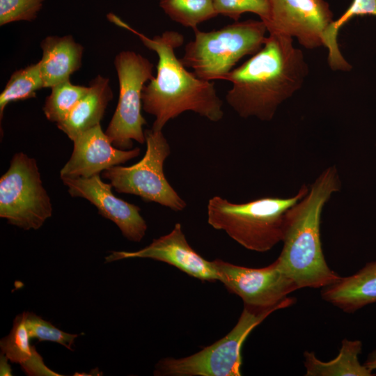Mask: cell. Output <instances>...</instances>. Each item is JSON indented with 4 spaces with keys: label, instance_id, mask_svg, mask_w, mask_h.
<instances>
[{
    "label": "cell",
    "instance_id": "obj_1",
    "mask_svg": "<svg viewBox=\"0 0 376 376\" xmlns=\"http://www.w3.org/2000/svg\"><path fill=\"white\" fill-rule=\"evenodd\" d=\"M107 17L111 22L137 36L148 49L157 54V75L144 86L141 97L143 109L155 118L153 130L162 131L170 120L185 111H192L212 122L223 118V102L214 83L189 72L175 55V50L184 42L181 33L166 31L149 38L113 13Z\"/></svg>",
    "mask_w": 376,
    "mask_h": 376
},
{
    "label": "cell",
    "instance_id": "obj_2",
    "mask_svg": "<svg viewBox=\"0 0 376 376\" xmlns=\"http://www.w3.org/2000/svg\"><path fill=\"white\" fill-rule=\"evenodd\" d=\"M308 71L292 37L269 33L257 53L224 77L232 84L226 100L242 118L270 121L279 107L301 88Z\"/></svg>",
    "mask_w": 376,
    "mask_h": 376
},
{
    "label": "cell",
    "instance_id": "obj_3",
    "mask_svg": "<svg viewBox=\"0 0 376 376\" xmlns=\"http://www.w3.org/2000/svg\"><path fill=\"white\" fill-rule=\"evenodd\" d=\"M340 185L336 166L326 169L285 214L283 246L276 260L299 289L322 288L341 278L327 264L320 240L322 209Z\"/></svg>",
    "mask_w": 376,
    "mask_h": 376
},
{
    "label": "cell",
    "instance_id": "obj_4",
    "mask_svg": "<svg viewBox=\"0 0 376 376\" xmlns=\"http://www.w3.org/2000/svg\"><path fill=\"white\" fill-rule=\"evenodd\" d=\"M308 191L304 184L290 198L264 197L243 203L215 196L208 201L207 222L246 249L265 252L282 242L287 211Z\"/></svg>",
    "mask_w": 376,
    "mask_h": 376
},
{
    "label": "cell",
    "instance_id": "obj_5",
    "mask_svg": "<svg viewBox=\"0 0 376 376\" xmlns=\"http://www.w3.org/2000/svg\"><path fill=\"white\" fill-rule=\"evenodd\" d=\"M267 31L263 21L253 19L236 21L208 32L196 29L194 39L185 45L180 59L201 79L224 80L241 58L263 47Z\"/></svg>",
    "mask_w": 376,
    "mask_h": 376
},
{
    "label": "cell",
    "instance_id": "obj_6",
    "mask_svg": "<svg viewBox=\"0 0 376 376\" xmlns=\"http://www.w3.org/2000/svg\"><path fill=\"white\" fill-rule=\"evenodd\" d=\"M281 308L244 305L235 326L224 337L188 357H166L155 366L158 376H240L241 349L252 330L272 313Z\"/></svg>",
    "mask_w": 376,
    "mask_h": 376
},
{
    "label": "cell",
    "instance_id": "obj_7",
    "mask_svg": "<svg viewBox=\"0 0 376 376\" xmlns=\"http://www.w3.org/2000/svg\"><path fill=\"white\" fill-rule=\"evenodd\" d=\"M269 17L265 23L269 33L295 37L306 49L322 46L328 49L332 70L350 71L352 65L343 56L338 42L330 35L334 15L324 0H268Z\"/></svg>",
    "mask_w": 376,
    "mask_h": 376
},
{
    "label": "cell",
    "instance_id": "obj_8",
    "mask_svg": "<svg viewBox=\"0 0 376 376\" xmlns=\"http://www.w3.org/2000/svg\"><path fill=\"white\" fill-rule=\"evenodd\" d=\"M146 150L143 158L130 166H114L102 172L104 178L118 193L138 196L179 212L187 206L172 187L164 173V163L171 154L170 146L162 131L145 130Z\"/></svg>",
    "mask_w": 376,
    "mask_h": 376
},
{
    "label": "cell",
    "instance_id": "obj_9",
    "mask_svg": "<svg viewBox=\"0 0 376 376\" xmlns=\"http://www.w3.org/2000/svg\"><path fill=\"white\" fill-rule=\"evenodd\" d=\"M52 211L36 160L22 152L15 153L0 178V217L24 230H38Z\"/></svg>",
    "mask_w": 376,
    "mask_h": 376
},
{
    "label": "cell",
    "instance_id": "obj_10",
    "mask_svg": "<svg viewBox=\"0 0 376 376\" xmlns=\"http://www.w3.org/2000/svg\"><path fill=\"white\" fill-rule=\"evenodd\" d=\"M119 84L116 109L105 133L113 146L130 150L133 141L146 143L143 126L146 120L141 114L142 91L146 82L154 78L153 64L133 51H121L113 61Z\"/></svg>",
    "mask_w": 376,
    "mask_h": 376
},
{
    "label": "cell",
    "instance_id": "obj_11",
    "mask_svg": "<svg viewBox=\"0 0 376 376\" xmlns=\"http://www.w3.org/2000/svg\"><path fill=\"white\" fill-rule=\"evenodd\" d=\"M212 261L219 281L228 291L239 296L246 306L282 309L295 302V298L288 295L299 288L277 260L262 268L237 265L220 259Z\"/></svg>",
    "mask_w": 376,
    "mask_h": 376
},
{
    "label": "cell",
    "instance_id": "obj_12",
    "mask_svg": "<svg viewBox=\"0 0 376 376\" xmlns=\"http://www.w3.org/2000/svg\"><path fill=\"white\" fill-rule=\"evenodd\" d=\"M61 180L71 196L90 201L102 217L117 225L127 240L138 242L143 238L148 226L140 214V207L116 197L111 184L104 182L100 174Z\"/></svg>",
    "mask_w": 376,
    "mask_h": 376
},
{
    "label": "cell",
    "instance_id": "obj_13",
    "mask_svg": "<svg viewBox=\"0 0 376 376\" xmlns=\"http://www.w3.org/2000/svg\"><path fill=\"white\" fill-rule=\"evenodd\" d=\"M136 258H150L166 263L203 281H219L213 261L203 258L189 245L180 223L175 224L169 233L154 239L141 249L112 251L105 258V262Z\"/></svg>",
    "mask_w": 376,
    "mask_h": 376
},
{
    "label": "cell",
    "instance_id": "obj_14",
    "mask_svg": "<svg viewBox=\"0 0 376 376\" xmlns=\"http://www.w3.org/2000/svg\"><path fill=\"white\" fill-rule=\"evenodd\" d=\"M70 158L60 171L61 178H89L136 157L140 148L121 150L113 146L100 124L78 134Z\"/></svg>",
    "mask_w": 376,
    "mask_h": 376
},
{
    "label": "cell",
    "instance_id": "obj_15",
    "mask_svg": "<svg viewBox=\"0 0 376 376\" xmlns=\"http://www.w3.org/2000/svg\"><path fill=\"white\" fill-rule=\"evenodd\" d=\"M39 61L44 88H52L70 80L82 65L84 47L71 35L48 36L40 42Z\"/></svg>",
    "mask_w": 376,
    "mask_h": 376
},
{
    "label": "cell",
    "instance_id": "obj_16",
    "mask_svg": "<svg viewBox=\"0 0 376 376\" xmlns=\"http://www.w3.org/2000/svg\"><path fill=\"white\" fill-rule=\"evenodd\" d=\"M322 298L347 313L376 302V260L355 274L322 288Z\"/></svg>",
    "mask_w": 376,
    "mask_h": 376
},
{
    "label": "cell",
    "instance_id": "obj_17",
    "mask_svg": "<svg viewBox=\"0 0 376 376\" xmlns=\"http://www.w3.org/2000/svg\"><path fill=\"white\" fill-rule=\"evenodd\" d=\"M109 79L100 75L89 83V89L57 127L73 141L79 134L100 124L113 99Z\"/></svg>",
    "mask_w": 376,
    "mask_h": 376
},
{
    "label": "cell",
    "instance_id": "obj_18",
    "mask_svg": "<svg viewBox=\"0 0 376 376\" xmlns=\"http://www.w3.org/2000/svg\"><path fill=\"white\" fill-rule=\"evenodd\" d=\"M30 338L24 312L15 317L10 332L1 340V354L10 361L19 364L28 375H60L45 366L42 357L31 345Z\"/></svg>",
    "mask_w": 376,
    "mask_h": 376
},
{
    "label": "cell",
    "instance_id": "obj_19",
    "mask_svg": "<svg viewBox=\"0 0 376 376\" xmlns=\"http://www.w3.org/2000/svg\"><path fill=\"white\" fill-rule=\"evenodd\" d=\"M362 343L359 340H342L338 356L329 361L318 359L313 352L305 351L304 366L306 376H373L375 375L359 361Z\"/></svg>",
    "mask_w": 376,
    "mask_h": 376
},
{
    "label": "cell",
    "instance_id": "obj_20",
    "mask_svg": "<svg viewBox=\"0 0 376 376\" xmlns=\"http://www.w3.org/2000/svg\"><path fill=\"white\" fill-rule=\"evenodd\" d=\"M43 88L39 61L13 72L0 94L1 122L9 103L35 98L37 91Z\"/></svg>",
    "mask_w": 376,
    "mask_h": 376
},
{
    "label": "cell",
    "instance_id": "obj_21",
    "mask_svg": "<svg viewBox=\"0 0 376 376\" xmlns=\"http://www.w3.org/2000/svg\"><path fill=\"white\" fill-rule=\"evenodd\" d=\"M159 5L171 20L193 30L218 15L213 0H159Z\"/></svg>",
    "mask_w": 376,
    "mask_h": 376
},
{
    "label": "cell",
    "instance_id": "obj_22",
    "mask_svg": "<svg viewBox=\"0 0 376 376\" xmlns=\"http://www.w3.org/2000/svg\"><path fill=\"white\" fill-rule=\"evenodd\" d=\"M88 89L89 86L73 84L70 79L52 87L42 108L47 119L56 123L64 120Z\"/></svg>",
    "mask_w": 376,
    "mask_h": 376
},
{
    "label": "cell",
    "instance_id": "obj_23",
    "mask_svg": "<svg viewBox=\"0 0 376 376\" xmlns=\"http://www.w3.org/2000/svg\"><path fill=\"white\" fill-rule=\"evenodd\" d=\"M24 313L25 324L30 338H36L39 341L57 343L73 351L71 346L78 334L61 331L33 313Z\"/></svg>",
    "mask_w": 376,
    "mask_h": 376
},
{
    "label": "cell",
    "instance_id": "obj_24",
    "mask_svg": "<svg viewBox=\"0 0 376 376\" xmlns=\"http://www.w3.org/2000/svg\"><path fill=\"white\" fill-rule=\"evenodd\" d=\"M217 15L228 17L238 21L244 13L257 15L265 23L269 17L268 0H213Z\"/></svg>",
    "mask_w": 376,
    "mask_h": 376
},
{
    "label": "cell",
    "instance_id": "obj_25",
    "mask_svg": "<svg viewBox=\"0 0 376 376\" xmlns=\"http://www.w3.org/2000/svg\"><path fill=\"white\" fill-rule=\"evenodd\" d=\"M45 0H0V26L35 20Z\"/></svg>",
    "mask_w": 376,
    "mask_h": 376
},
{
    "label": "cell",
    "instance_id": "obj_26",
    "mask_svg": "<svg viewBox=\"0 0 376 376\" xmlns=\"http://www.w3.org/2000/svg\"><path fill=\"white\" fill-rule=\"evenodd\" d=\"M366 15L376 16V0H353L345 13L331 24V38L338 42V31L345 24L355 16Z\"/></svg>",
    "mask_w": 376,
    "mask_h": 376
},
{
    "label": "cell",
    "instance_id": "obj_27",
    "mask_svg": "<svg viewBox=\"0 0 376 376\" xmlns=\"http://www.w3.org/2000/svg\"><path fill=\"white\" fill-rule=\"evenodd\" d=\"M8 359L3 354H1L0 357V375L6 376L12 375L10 366L8 363Z\"/></svg>",
    "mask_w": 376,
    "mask_h": 376
},
{
    "label": "cell",
    "instance_id": "obj_28",
    "mask_svg": "<svg viewBox=\"0 0 376 376\" xmlns=\"http://www.w3.org/2000/svg\"><path fill=\"white\" fill-rule=\"evenodd\" d=\"M363 364L372 372L376 370V350L369 354Z\"/></svg>",
    "mask_w": 376,
    "mask_h": 376
}]
</instances>
